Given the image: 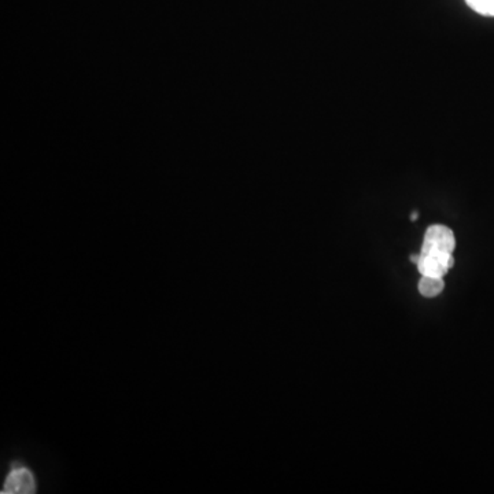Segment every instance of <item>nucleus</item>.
<instances>
[{"label": "nucleus", "mask_w": 494, "mask_h": 494, "mask_svg": "<svg viewBox=\"0 0 494 494\" xmlns=\"http://www.w3.org/2000/svg\"><path fill=\"white\" fill-rule=\"evenodd\" d=\"M36 492V482L32 472L25 467H14L1 489V494H31Z\"/></svg>", "instance_id": "f03ea898"}, {"label": "nucleus", "mask_w": 494, "mask_h": 494, "mask_svg": "<svg viewBox=\"0 0 494 494\" xmlns=\"http://www.w3.org/2000/svg\"><path fill=\"white\" fill-rule=\"evenodd\" d=\"M411 220L412 221H415V220H418V212H413L412 214H411Z\"/></svg>", "instance_id": "39448f33"}, {"label": "nucleus", "mask_w": 494, "mask_h": 494, "mask_svg": "<svg viewBox=\"0 0 494 494\" xmlns=\"http://www.w3.org/2000/svg\"><path fill=\"white\" fill-rule=\"evenodd\" d=\"M468 7L472 8L475 13L485 15V17H494V0H465Z\"/></svg>", "instance_id": "20e7f679"}, {"label": "nucleus", "mask_w": 494, "mask_h": 494, "mask_svg": "<svg viewBox=\"0 0 494 494\" xmlns=\"http://www.w3.org/2000/svg\"><path fill=\"white\" fill-rule=\"evenodd\" d=\"M456 247L455 233L446 226H430L423 239L422 250L418 253L416 266L422 276L444 277L453 266Z\"/></svg>", "instance_id": "f257e3e1"}, {"label": "nucleus", "mask_w": 494, "mask_h": 494, "mask_svg": "<svg viewBox=\"0 0 494 494\" xmlns=\"http://www.w3.org/2000/svg\"><path fill=\"white\" fill-rule=\"evenodd\" d=\"M445 282L444 277H435V276H422L419 282V291L423 296L434 298L439 296L444 291Z\"/></svg>", "instance_id": "7ed1b4c3"}]
</instances>
